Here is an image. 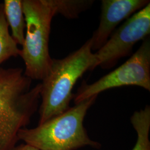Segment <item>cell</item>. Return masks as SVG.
I'll list each match as a JSON object with an SVG mask.
<instances>
[{
    "instance_id": "6da1fadb",
    "label": "cell",
    "mask_w": 150,
    "mask_h": 150,
    "mask_svg": "<svg viewBox=\"0 0 150 150\" xmlns=\"http://www.w3.org/2000/svg\"><path fill=\"white\" fill-rule=\"evenodd\" d=\"M31 84L21 68L0 67V150L16 146L19 131L38 109L41 83L32 88Z\"/></svg>"
},
{
    "instance_id": "7a4b0ae2",
    "label": "cell",
    "mask_w": 150,
    "mask_h": 150,
    "mask_svg": "<svg viewBox=\"0 0 150 150\" xmlns=\"http://www.w3.org/2000/svg\"><path fill=\"white\" fill-rule=\"evenodd\" d=\"M96 59L90 38L80 48L62 59H53L41 83V103L39 122L41 124L64 112L74 98L75 83L88 70L95 69Z\"/></svg>"
},
{
    "instance_id": "3957f363",
    "label": "cell",
    "mask_w": 150,
    "mask_h": 150,
    "mask_svg": "<svg viewBox=\"0 0 150 150\" xmlns=\"http://www.w3.org/2000/svg\"><path fill=\"white\" fill-rule=\"evenodd\" d=\"M97 97L76 103L36 127L21 129L18 139L38 150H76L85 146L99 149L101 144L90 138L83 126L87 112Z\"/></svg>"
},
{
    "instance_id": "277c9868",
    "label": "cell",
    "mask_w": 150,
    "mask_h": 150,
    "mask_svg": "<svg viewBox=\"0 0 150 150\" xmlns=\"http://www.w3.org/2000/svg\"><path fill=\"white\" fill-rule=\"evenodd\" d=\"M26 31L20 56L24 74L31 80H42L52 59L49 52L51 22L59 14L58 0H22Z\"/></svg>"
},
{
    "instance_id": "5b68a950",
    "label": "cell",
    "mask_w": 150,
    "mask_h": 150,
    "mask_svg": "<svg viewBox=\"0 0 150 150\" xmlns=\"http://www.w3.org/2000/svg\"><path fill=\"white\" fill-rule=\"evenodd\" d=\"M125 86H139L150 91V37L118 68L91 84L83 82L73 99L76 104L107 90Z\"/></svg>"
},
{
    "instance_id": "8992f818",
    "label": "cell",
    "mask_w": 150,
    "mask_h": 150,
    "mask_svg": "<svg viewBox=\"0 0 150 150\" xmlns=\"http://www.w3.org/2000/svg\"><path fill=\"white\" fill-rule=\"evenodd\" d=\"M150 3L134 13L116 30L107 42L95 53V68L113 67L119 59L131 54L134 45L149 37Z\"/></svg>"
},
{
    "instance_id": "52a82bcc",
    "label": "cell",
    "mask_w": 150,
    "mask_h": 150,
    "mask_svg": "<svg viewBox=\"0 0 150 150\" xmlns=\"http://www.w3.org/2000/svg\"><path fill=\"white\" fill-rule=\"evenodd\" d=\"M149 3L147 0H102L99 26L90 38L92 50L101 48L121 22Z\"/></svg>"
},
{
    "instance_id": "ba28073f",
    "label": "cell",
    "mask_w": 150,
    "mask_h": 150,
    "mask_svg": "<svg viewBox=\"0 0 150 150\" xmlns=\"http://www.w3.org/2000/svg\"><path fill=\"white\" fill-rule=\"evenodd\" d=\"M6 19L11 30V36L18 45L22 46L25 40L26 22L22 0H5L3 2Z\"/></svg>"
},
{
    "instance_id": "9c48e42d",
    "label": "cell",
    "mask_w": 150,
    "mask_h": 150,
    "mask_svg": "<svg viewBox=\"0 0 150 150\" xmlns=\"http://www.w3.org/2000/svg\"><path fill=\"white\" fill-rule=\"evenodd\" d=\"M131 122L137 134V139L131 150H150V107L135 111L130 118Z\"/></svg>"
},
{
    "instance_id": "30bf717a",
    "label": "cell",
    "mask_w": 150,
    "mask_h": 150,
    "mask_svg": "<svg viewBox=\"0 0 150 150\" xmlns=\"http://www.w3.org/2000/svg\"><path fill=\"white\" fill-rule=\"evenodd\" d=\"M3 3H0V65L12 57L20 56L21 49L9 32Z\"/></svg>"
},
{
    "instance_id": "8fae6325",
    "label": "cell",
    "mask_w": 150,
    "mask_h": 150,
    "mask_svg": "<svg viewBox=\"0 0 150 150\" xmlns=\"http://www.w3.org/2000/svg\"><path fill=\"white\" fill-rule=\"evenodd\" d=\"M11 150H38V149L27 144L15 146Z\"/></svg>"
}]
</instances>
